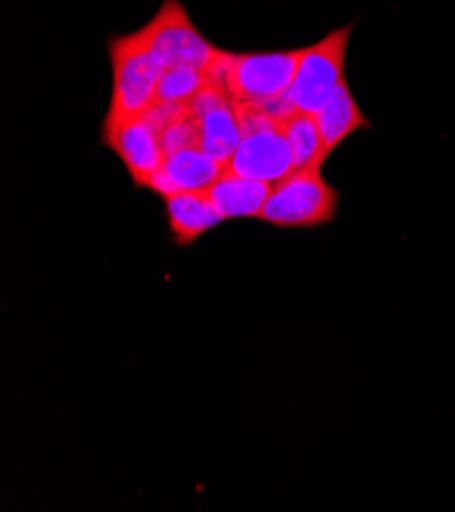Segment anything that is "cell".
I'll use <instances>...</instances> for the list:
<instances>
[{"mask_svg":"<svg viewBox=\"0 0 455 512\" xmlns=\"http://www.w3.org/2000/svg\"><path fill=\"white\" fill-rule=\"evenodd\" d=\"M162 198L166 202L172 239L178 247L192 245L198 237L225 221L207 190L174 192Z\"/></svg>","mask_w":455,"mask_h":512,"instance_id":"30bf717a","label":"cell"},{"mask_svg":"<svg viewBox=\"0 0 455 512\" xmlns=\"http://www.w3.org/2000/svg\"><path fill=\"white\" fill-rule=\"evenodd\" d=\"M109 60L113 66V96L103 131L141 117L154 105L164 72L139 31L109 39Z\"/></svg>","mask_w":455,"mask_h":512,"instance_id":"7a4b0ae2","label":"cell"},{"mask_svg":"<svg viewBox=\"0 0 455 512\" xmlns=\"http://www.w3.org/2000/svg\"><path fill=\"white\" fill-rule=\"evenodd\" d=\"M280 127L290 143L294 156V170L300 168H319L327 162L329 153L325 149L317 115L292 109L286 115L278 117Z\"/></svg>","mask_w":455,"mask_h":512,"instance_id":"4fadbf2b","label":"cell"},{"mask_svg":"<svg viewBox=\"0 0 455 512\" xmlns=\"http://www.w3.org/2000/svg\"><path fill=\"white\" fill-rule=\"evenodd\" d=\"M339 192L319 168L292 170L272 184L260 221L280 229H315L335 221Z\"/></svg>","mask_w":455,"mask_h":512,"instance_id":"3957f363","label":"cell"},{"mask_svg":"<svg viewBox=\"0 0 455 512\" xmlns=\"http://www.w3.org/2000/svg\"><path fill=\"white\" fill-rule=\"evenodd\" d=\"M353 23L327 33L319 43L305 47L294 84L290 88L292 107L317 115L339 84L345 80V60Z\"/></svg>","mask_w":455,"mask_h":512,"instance_id":"5b68a950","label":"cell"},{"mask_svg":"<svg viewBox=\"0 0 455 512\" xmlns=\"http://www.w3.org/2000/svg\"><path fill=\"white\" fill-rule=\"evenodd\" d=\"M317 123L329 156L353 133L370 129V121L362 113L356 98H353L347 80L339 84V88L327 100V105L317 113Z\"/></svg>","mask_w":455,"mask_h":512,"instance_id":"7c38bea8","label":"cell"},{"mask_svg":"<svg viewBox=\"0 0 455 512\" xmlns=\"http://www.w3.org/2000/svg\"><path fill=\"white\" fill-rule=\"evenodd\" d=\"M233 105L241 127V141L227 168L239 176L270 184L290 174L294 170V156L280 119L258 105Z\"/></svg>","mask_w":455,"mask_h":512,"instance_id":"277c9868","label":"cell"},{"mask_svg":"<svg viewBox=\"0 0 455 512\" xmlns=\"http://www.w3.org/2000/svg\"><path fill=\"white\" fill-rule=\"evenodd\" d=\"M207 70H198L192 66H174L166 68L160 76L156 102L162 105H190L194 96L207 86Z\"/></svg>","mask_w":455,"mask_h":512,"instance_id":"5bb4252c","label":"cell"},{"mask_svg":"<svg viewBox=\"0 0 455 512\" xmlns=\"http://www.w3.org/2000/svg\"><path fill=\"white\" fill-rule=\"evenodd\" d=\"M139 35L164 70L174 66L209 70L219 54V49L192 25L180 0H164L156 17L139 29Z\"/></svg>","mask_w":455,"mask_h":512,"instance_id":"8992f818","label":"cell"},{"mask_svg":"<svg viewBox=\"0 0 455 512\" xmlns=\"http://www.w3.org/2000/svg\"><path fill=\"white\" fill-rule=\"evenodd\" d=\"M103 145L113 149L123 160L137 188H149L166 160L160 131L145 115L129 119L113 129H105Z\"/></svg>","mask_w":455,"mask_h":512,"instance_id":"ba28073f","label":"cell"},{"mask_svg":"<svg viewBox=\"0 0 455 512\" xmlns=\"http://www.w3.org/2000/svg\"><path fill=\"white\" fill-rule=\"evenodd\" d=\"M188 111L196 125L198 147L227 168L241 141V127L225 86L209 80L194 96Z\"/></svg>","mask_w":455,"mask_h":512,"instance_id":"52a82bcc","label":"cell"},{"mask_svg":"<svg viewBox=\"0 0 455 512\" xmlns=\"http://www.w3.org/2000/svg\"><path fill=\"white\" fill-rule=\"evenodd\" d=\"M223 170L225 166L213 160L200 147H186L166 156L149 188L160 196L186 190H207L223 174Z\"/></svg>","mask_w":455,"mask_h":512,"instance_id":"9c48e42d","label":"cell"},{"mask_svg":"<svg viewBox=\"0 0 455 512\" xmlns=\"http://www.w3.org/2000/svg\"><path fill=\"white\" fill-rule=\"evenodd\" d=\"M272 190L270 182L251 180L225 168L207 188L221 215L227 219H258Z\"/></svg>","mask_w":455,"mask_h":512,"instance_id":"8fae6325","label":"cell"},{"mask_svg":"<svg viewBox=\"0 0 455 512\" xmlns=\"http://www.w3.org/2000/svg\"><path fill=\"white\" fill-rule=\"evenodd\" d=\"M305 49L272 51V54H231L219 49L209 66V80L225 86L233 102L258 105L276 117L292 111L290 88Z\"/></svg>","mask_w":455,"mask_h":512,"instance_id":"6da1fadb","label":"cell"}]
</instances>
